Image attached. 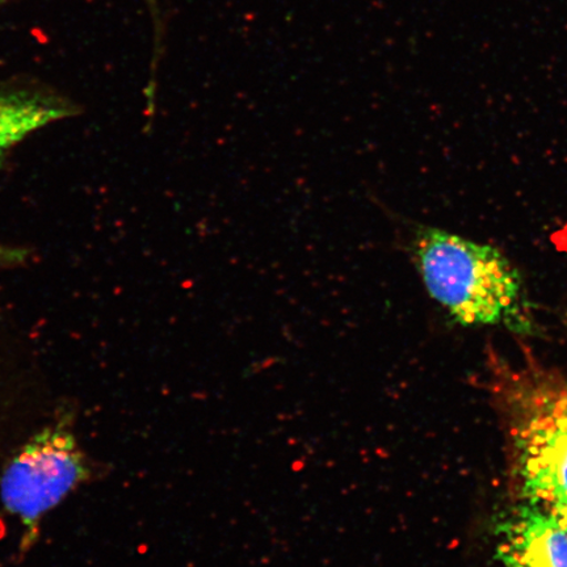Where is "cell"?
Here are the masks:
<instances>
[{
	"label": "cell",
	"instance_id": "8992f818",
	"mask_svg": "<svg viewBox=\"0 0 567 567\" xmlns=\"http://www.w3.org/2000/svg\"><path fill=\"white\" fill-rule=\"evenodd\" d=\"M28 252L18 247L0 245V267L23 265Z\"/></svg>",
	"mask_w": 567,
	"mask_h": 567
},
{
	"label": "cell",
	"instance_id": "277c9868",
	"mask_svg": "<svg viewBox=\"0 0 567 567\" xmlns=\"http://www.w3.org/2000/svg\"><path fill=\"white\" fill-rule=\"evenodd\" d=\"M505 567H567V529L547 508L527 502L502 524Z\"/></svg>",
	"mask_w": 567,
	"mask_h": 567
},
{
	"label": "cell",
	"instance_id": "ba28073f",
	"mask_svg": "<svg viewBox=\"0 0 567 567\" xmlns=\"http://www.w3.org/2000/svg\"><path fill=\"white\" fill-rule=\"evenodd\" d=\"M3 2H6V0H0V4H2Z\"/></svg>",
	"mask_w": 567,
	"mask_h": 567
},
{
	"label": "cell",
	"instance_id": "5b68a950",
	"mask_svg": "<svg viewBox=\"0 0 567 567\" xmlns=\"http://www.w3.org/2000/svg\"><path fill=\"white\" fill-rule=\"evenodd\" d=\"M71 115L73 110L52 97L0 90V159L30 134Z\"/></svg>",
	"mask_w": 567,
	"mask_h": 567
},
{
	"label": "cell",
	"instance_id": "3957f363",
	"mask_svg": "<svg viewBox=\"0 0 567 567\" xmlns=\"http://www.w3.org/2000/svg\"><path fill=\"white\" fill-rule=\"evenodd\" d=\"M91 474L76 436L56 422L28 441L0 480L3 506L23 526V548L39 535L42 517L60 505Z\"/></svg>",
	"mask_w": 567,
	"mask_h": 567
},
{
	"label": "cell",
	"instance_id": "6da1fadb",
	"mask_svg": "<svg viewBox=\"0 0 567 567\" xmlns=\"http://www.w3.org/2000/svg\"><path fill=\"white\" fill-rule=\"evenodd\" d=\"M410 251L425 289L465 326H526L523 281L505 255L445 230L417 226Z\"/></svg>",
	"mask_w": 567,
	"mask_h": 567
},
{
	"label": "cell",
	"instance_id": "7a4b0ae2",
	"mask_svg": "<svg viewBox=\"0 0 567 567\" xmlns=\"http://www.w3.org/2000/svg\"><path fill=\"white\" fill-rule=\"evenodd\" d=\"M515 465L527 502L547 509L567 502V382L526 360L498 373Z\"/></svg>",
	"mask_w": 567,
	"mask_h": 567
},
{
	"label": "cell",
	"instance_id": "52a82bcc",
	"mask_svg": "<svg viewBox=\"0 0 567 567\" xmlns=\"http://www.w3.org/2000/svg\"><path fill=\"white\" fill-rule=\"evenodd\" d=\"M553 515L557 517L559 522H561L563 526L567 529V502L563 503L555 508L548 509Z\"/></svg>",
	"mask_w": 567,
	"mask_h": 567
}]
</instances>
